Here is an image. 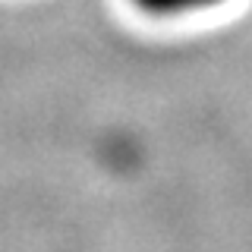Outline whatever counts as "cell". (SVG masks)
<instances>
[{
	"instance_id": "obj_1",
	"label": "cell",
	"mask_w": 252,
	"mask_h": 252,
	"mask_svg": "<svg viewBox=\"0 0 252 252\" xmlns=\"http://www.w3.org/2000/svg\"><path fill=\"white\" fill-rule=\"evenodd\" d=\"M139 10H145L148 16H161V19H170V16H192V13H205L215 10V6L227 3V0H132Z\"/></svg>"
}]
</instances>
